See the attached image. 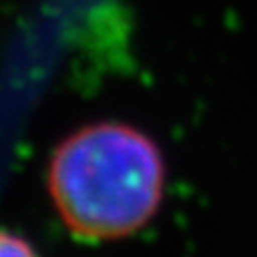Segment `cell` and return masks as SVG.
I'll return each mask as SVG.
<instances>
[{
	"mask_svg": "<svg viewBox=\"0 0 257 257\" xmlns=\"http://www.w3.org/2000/svg\"><path fill=\"white\" fill-rule=\"evenodd\" d=\"M0 257H39L34 246L21 235L0 230Z\"/></svg>",
	"mask_w": 257,
	"mask_h": 257,
	"instance_id": "obj_2",
	"label": "cell"
},
{
	"mask_svg": "<svg viewBox=\"0 0 257 257\" xmlns=\"http://www.w3.org/2000/svg\"><path fill=\"white\" fill-rule=\"evenodd\" d=\"M158 142L126 122H93L68 133L48 163L59 219L81 241H117L147 228L165 196Z\"/></svg>",
	"mask_w": 257,
	"mask_h": 257,
	"instance_id": "obj_1",
	"label": "cell"
}]
</instances>
